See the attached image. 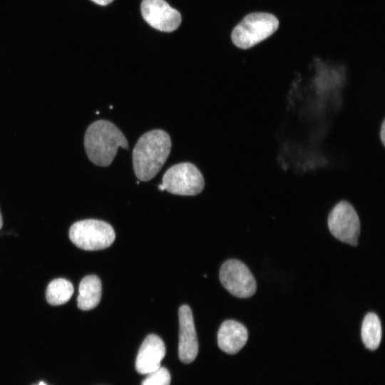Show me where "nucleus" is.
I'll use <instances>...</instances> for the list:
<instances>
[{"mask_svg":"<svg viewBox=\"0 0 385 385\" xmlns=\"http://www.w3.org/2000/svg\"><path fill=\"white\" fill-rule=\"evenodd\" d=\"M171 150V139L164 130H150L138 140L133 151L134 173L138 180L148 181L160 170Z\"/></svg>","mask_w":385,"mask_h":385,"instance_id":"obj_1","label":"nucleus"},{"mask_svg":"<svg viewBox=\"0 0 385 385\" xmlns=\"http://www.w3.org/2000/svg\"><path fill=\"white\" fill-rule=\"evenodd\" d=\"M84 146L87 156L93 163L106 167L111 164L119 147L128 148V143L115 124L98 120L87 128Z\"/></svg>","mask_w":385,"mask_h":385,"instance_id":"obj_2","label":"nucleus"},{"mask_svg":"<svg viewBox=\"0 0 385 385\" xmlns=\"http://www.w3.org/2000/svg\"><path fill=\"white\" fill-rule=\"evenodd\" d=\"M274 15L255 12L247 15L232 30L233 43L243 49L251 48L271 36L278 28Z\"/></svg>","mask_w":385,"mask_h":385,"instance_id":"obj_3","label":"nucleus"},{"mask_svg":"<svg viewBox=\"0 0 385 385\" xmlns=\"http://www.w3.org/2000/svg\"><path fill=\"white\" fill-rule=\"evenodd\" d=\"M115 234L108 223L88 219L73 223L69 230V238L84 250H98L108 247L114 242Z\"/></svg>","mask_w":385,"mask_h":385,"instance_id":"obj_4","label":"nucleus"},{"mask_svg":"<svg viewBox=\"0 0 385 385\" xmlns=\"http://www.w3.org/2000/svg\"><path fill=\"white\" fill-rule=\"evenodd\" d=\"M205 186L203 176L190 163H180L171 166L164 173L160 190L174 195L192 196L200 193Z\"/></svg>","mask_w":385,"mask_h":385,"instance_id":"obj_5","label":"nucleus"},{"mask_svg":"<svg viewBox=\"0 0 385 385\" xmlns=\"http://www.w3.org/2000/svg\"><path fill=\"white\" fill-rule=\"evenodd\" d=\"M328 226L332 235L340 241L357 245L360 221L354 207L348 202H338L328 216Z\"/></svg>","mask_w":385,"mask_h":385,"instance_id":"obj_6","label":"nucleus"},{"mask_svg":"<svg viewBox=\"0 0 385 385\" xmlns=\"http://www.w3.org/2000/svg\"><path fill=\"white\" fill-rule=\"evenodd\" d=\"M220 279L222 286L232 295L239 298H248L256 292V281L249 268L241 261L229 260L220 270Z\"/></svg>","mask_w":385,"mask_h":385,"instance_id":"obj_7","label":"nucleus"},{"mask_svg":"<svg viewBox=\"0 0 385 385\" xmlns=\"http://www.w3.org/2000/svg\"><path fill=\"white\" fill-rule=\"evenodd\" d=\"M144 20L153 28L164 32H172L181 23V15L165 0H143L140 5Z\"/></svg>","mask_w":385,"mask_h":385,"instance_id":"obj_8","label":"nucleus"},{"mask_svg":"<svg viewBox=\"0 0 385 385\" xmlns=\"http://www.w3.org/2000/svg\"><path fill=\"white\" fill-rule=\"evenodd\" d=\"M178 355L183 363L195 360L198 353V342L191 309L184 304L179 308Z\"/></svg>","mask_w":385,"mask_h":385,"instance_id":"obj_9","label":"nucleus"},{"mask_svg":"<svg viewBox=\"0 0 385 385\" xmlns=\"http://www.w3.org/2000/svg\"><path fill=\"white\" fill-rule=\"evenodd\" d=\"M165 346L160 337L149 334L143 342L135 360L136 371L148 374L160 368L165 355Z\"/></svg>","mask_w":385,"mask_h":385,"instance_id":"obj_10","label":"nucleus"},{"mask_svg":"<svg viewBox=\"0 0 385 385\" xmlns=\"http://www.w3.org/2000/svg\"><path fill=\"white\" fill-rule=\"evenodd\" d=\"M248 339L247 328L235 320H226L217 332V344L221 350L234 354L238 352Z\"/></svg>","mask_w":385,"mask_h":385,"instance_id":"obj_11","label":"nucleus"},{"mask_svg":"<svg viewBox=\"0 0 385 385\" xmlns=\"http://www.w3.org/2000/svg\"><path fill=\"white\" fill-rule=\"evenodd\" d=\"M101 282L96 275H88L80 282L78 307L82 310H90L95 308L101 300Z\"/></svg>","mask_w":385,"mask_h":385,"instance_id":"obj_12","label":"nucleus"},{"mask_svg":"<svg viewBox=\"0 0 385 385\" xmlns=\"http://www.w3.org/2000/svg\"><path fill=\"white\" fill-rule=\"evenodd\" d=\"M361 339L368 349H376L381 342V326L376 314L369 312L364 318L361 325Z\"/></svg>","mask_w":385,"mask_h":385,"instance_id":"obj_13","label":"nucleus"},{"mask_svg":"<svg viewBox=\"0 0 385 385\" xmlns=\"http://www.w3.org/2000/svg\"><path fill=\"white\" fill-rule=\"evenodd\" d=\"M73 291V286L70 281L62 278L56 279L48 284L46 298L51 305H61L71 299Z\"/></svg>","mask_w":385,"mask_h":385,"instance_id":"obj_14","label":"nucleus"},{"mask_svg":"<svg viewBox=\"0 0 385 385\" xmlns=\"http://www.w3.org/2000/svg\"><path fill=\"white\" fill-rule=\"evenodd\" d=\"M171 377L169 371L163 366L147 374L141 385H170Z\"/></svg>","mask_w":385,"mask_h":385,"instance_id":"obj_15","label":"nucleus"},{"mask_svg":"<svg viewBox=\"0 0 385 385\" xmlns=\"http://www.w3.org/2000/svg\"><path fill=\"white\" fill-rule=\"evenodd\" d=\"M379 130H380L379 136L381 138V142L382 143V145L384 146V143H385V135H384V133H385V120H384L381 123Z\"/></svg>","mask_w":385,"mask_h":385,"instance_id":"obj_16","label":"nucleus"},{"mask_svg":"<svg viewBox=\"0 0 385 385\" xmlns=\"http://www.w3.org/2000/svg\"><path fill=\"white\" fill-rule=\"evenodd\" d=\"M93 1L95 4H98L100 6H106L109 4H111L113 0H91Z\"/></svg>","mask_w":385,"mask_h":385,"instance_id":"obj_17","label":"nucleus"},{"mask_svg":"<svg viewBox=\"0 0 385 385\" xmlns=\"http://www.w3.org/2000/svg\"><path fill=\"white\" fill-rule=\"evenodd\" d=\"M3 225V220H2V216L0 212V229L2 227Z\"/></svg>","mask_w":385,"mask_h":385,"instance_id":"obj_18","label":"nucleus"},{"mask_svg":"<svg viewBox=\"0 0 385 385\" xmlns=\"http://www.w3.org/2000/svg\"><path fill=\"white\" fill-rule=\"evenodd\" d=\"M38 385H46L44 382L41 381Z\"/></svg>","mask_w":385,"mask_h":385,"instance_id":"obj_19","label":"nucleus"}]
</instances>
